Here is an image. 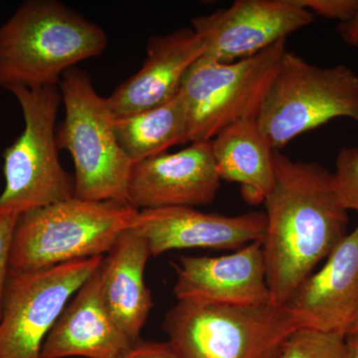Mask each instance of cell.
Returning a JSON list of instances; mask_svg holds the SVG:
<instances>
[{"label": "cell", "mask_w": 358, "mask_h": 358, "mask_svg": "<svg viewBox=\"0 0 358 358\" xmlns=\"http://www.w3.org/2000/svg\"><path fill=\"white\" fill-rule=\"evenodd\" d=\"M273 164L262 246L271 303L282 307L346 236L348 215L334 192L333 173L319 162H296L274 150Z\"/></svg>", "instance_id": "1"}, {"label": "cell", "mask_w": 358, "mask_h": 358, "mask_svg": "<svg viewBox=\"0 0 358 358\" xmlns=\"http://www.w3.org/2000/svg\"><path fill=\"white\" fill-rule=\"evenodd\" d=\"M100 26L55 0H28L0 27V86H58L77 63L101 55Z\"/></svg>", "instance_id": "2"}, {"label": "cell", "mask_w": 358, "mask_h": 358, "mask_svg": "<svg viewBox=\"0 0 358 358\" xmlns=\"http://www.w3.org/2000/svg\"><path fill=\"white\" fill-rule=\"evenodd\" d=\"M138 213L128 202L75 196L26 211L14 230L10 268L30 272L103 256L133 227Z\"/></svg>", "instance_id": "3"}, {"label": "cell", "mask_w": 358, "mask_h": 358, "mask_svg": "<svg viewBox=\"0 0 358 358\" xmlns=\"http://www.w3.org/2000/svg\"><path fill=\"white\" fill-rule=\"evenodd\" d=\"M64 122L56 134L58 148L68 150L75 166L74 196L88 201L129 203L134 164L115 134V117L107 99L96 93L84 71L71 68L61 78Z\"/></svg>", "instance_id": "4"}, {"label": "cell", "mask_w": 358, "mask_h": 358, "mask_svg": "<svg viewBox=\"0 0 358 358\" xmlns=\"http://www.w3.org/2000/svg\"><path fill=\"white\" fill-rule=\"evenodd\" d=\"M298 329L282 307L178 301L164 329L181 358H279Z\"/></svg>", "instance_id": "5"}, {"label": "cell", "mask_w": 358, "mask_h": 358, "mask_svg": "<svg viewBox=\"0 0 358 358\" xmlns=\"http://www.w3.org/2000/svg\"><path fill=\"white\" fill-rule=\"evenodd\" d=\"M336 117L358 122L357 73L345 65L320 67L285 52L256 119L270 147L280 150Z\"/></svg>", "instance_id": "6"}, {"label": "cell", "mask_w": 358, "mask_h": 358, "mask_svg": "<svg viewBox=\"0 0 358 358\" xmlns=\"http://www.w3.org/2000/svg\"><path fill=\"white\" fill-rule=\"evenodd\" d=\"M7 90L20 103L24 129L4 152L6 186L0 194V217L64 201L75 192L74 179L58 157L55 122L62 102L58 86Z\"/></svg>", "instance_id": "7"}, {"label": "cell", "mask_w": 358, "mask_h": 358, "mask_svg": "<svg viewBox=\"0 0 358 358\" xmlns=\"http://www.w3.org/2000/svg\"><path fill=\"white\" fill-rule=\"evenodd\" d=\"M286 41L236 62L201 57L192 64L179 90L187 112L188 143L212 141L236 122L257 119Z\"/></svg>", "instance_id": "8"}, {"label": "cell", "mask_w": 358, "mask_h": 358, "mask_svg": "<svg viewBox=\"0 0 358 358\" xmlns=\"http://www.w3.org/2000/svg\"><path fill=\"white\" fill-rule=\"evenodd\" d=\"M103 259L94 257L30 272L10 268L0 319V358H44L45 339L71 296Z\"/></svg>", "instance_id": "9"}, {"label": "cell", "mask_w": 358, "mask_h": 358, "mask_svg": "<svg viewBox=\"0 0 358 358\" xmlns=\"http://www.w3.org/2000/svg\"><path fill=\"white\" fill-rule=\"evenodd\" d=\"M315 15L294 0H237L192 20L203 57L232 63L252 57L292 33L312 24Z\"/></svg>", "instance_id": "10"}, {"label": "cell", "mask_w": 358, "mask_h": 358, "mask_svg": "<svg viewBox=\"0 0 358 358\" xmlns=\"http://www.w3.org/2000/svg\"><path fill=\"white\" fill-rule=\"evenodd\" d=\"M220 181L211 141H194L174 154L166 152L134 164L129 203L138 211L210 204Z\"/></svg>", "instance_id": "11"}, {"label": "cell", "mask_w": 358, "mask_h": 358, "mask_svg": "<svg viewBox=\"0 0 358 358\" xmlns=\"http://www.w3.org/2000/svg\"><path fill=\"white\" fill-rule=\"evenodd\" d=\"M266 226L265 212L225 216L193 207H166L138 211L131 228L145 238L150 256L157 257L171 250L240 249L262 241Z\"/></svg>", "instance_id": "12"}, {"label": "cell", "mask_w": 358, "mask_h": 358, "mask_svg": "<svg viewBox=\"0 0 358 358\" xmlns=\"http://www.w3.org/2000/svg\"><path fill=\"white\" fill-rule=\"evenodd\" d=\"M282 308L298 329L350 333L358 310V224Z\"/></svg>", "instance_id": "13"}, {"label": "cell", "mask_w": 358, "mask_h": 358, "mask_svg": "<svg viewBox=\"0 0 358 358\" xmlns=\"http://www.w3.org/2000/svg\"><path fill=\"white\" fill-rule=\"evenodd\" d=\"M178 301L228 306L271 303L262 241L219 257L180 256L173 263Z\"/></svg>", "instance_id": "14"}, {"label": "cell", "mask_w": 358, "mask_h": 358, "mask_svg": "<svg viewBox=\"0 0 358 358\" xmlns=\"http://www.w3.org/2000/svg\"><path fill=\"white\" fill-rule=\"evenodd\" d=\"M203 53L201 40L192 27L150 37L143 67L107 98L110 112L119 119L173 100L179 93L186 72L203 57Z\"/></svg>", "instance_id": "15"}, {"label": "cell", "mask_w": 358, "mask_h": 358, "mask_svg": "<svg viewBox=\"0 0 358 358\" xmlns=\"http://www.w3.org/2000/svg\"><path fill=\"white\" fill-rule=\"evenodd\" d=\"M115 324L101 292L99 268L78 289L42 348L44 358H122L136 345Z\"/></svg>", "instance_id": "16"}, {"label": "cell", "mask_w": 358, "mask_h": 358, "mask_svg": "<svg viewBox=\"0 0 358 358\" xmlns=\"http://www.w3.org/2000/svg\"><path fill=\"white\" fill-rule=\"evenodd\" d=\"M150 252L148 242L131 228L122 233L99 267L103 301L115 324L134 343L154 308L145 286V268Z\"/></svg>", "instance_id": "17"}, {"label": "cell", "mask_w": 358, "mask_h": 358, "mask_svg": "<svg viewBox=\"0 0 358 358\" xmlns=\"http://www.w3.org/2000/svg\"><path fill=\"white\" fill-rule=\"evenodd\" d=\"M211 145L221 180L240 183L250 203L264 202L275 182L274 150L264 138L256 120L224 129Z\"/></svg>", "instance_id": "18"}, {"label": "cell", "mask_w": 358, "mask_h": 358, "mask_svg": "<svg viewBox=\"0 0 358 358\" xmlns=\"http://www.w3.org/2000/svg\"><path fill=\"white\" fill-rule=\"evenodd\" d=\"M115 134L133 164L166 154L173 145L188 143V120L182 96L164 105L115 121Z\"/></svg>", "instance_id": "19"}, {"label": "cell", "mask_w": 358, "mask_h": 358, "mask_svg": "<svg viewBox=\"0 0 358 358\" xmlns=\"http://www.w3.org/2000/svg\"><path fill=\"white\" fill-rule=\"evenodd\" d=\"M279 358H346L345 336L296 329L285 341Z\"/></svg>", "instance_id": "20"}, {"label": "cell", "mask_w": 358, "mask_h": 358, "mask_svg": "<svg viewBox=\"0 0 358 358\" xmlns=\"http://www.w3.org/2000/svg\"><path fill=\"white\" fill-rule=\"evenodd\" d=\"M333 186L343 208L358 213V147L339 150L333 173Z\"/></svg>", "instance_id": "21"}, {"label": "cell", "mask_w": 358, "mask_h": 358, "mask_svg": "<svg viewBox=\"0 0 358 358\" xmlns=\"http://www.w3.org/2000/svg\"><path fill=\"white\" fill-rule=\"evenodd\" d=\"M294 3L307 9L313 15L345 22L357 10L358 0H294Z\"/></svg>", "instance_id": "22"}, {"label": "cell", "mask_w": 358, "mask_h": 358, "mask_svg": "<svg viewBox=\"0 0 358 358\" xmlns=\"http://www.w3.org/2000/svg\"><path fill=\"white\" fill-rule=\"evenodd\" d=\"M18 217L20 215H6L0 217V319L3 310L7 278L10 270L11 245Z\"/></svg>", "instance_id": "23"}, {"label": "cell", "mask_w": 358, "mask_h": 358, "mask_svg": "<svg viewBox=\"0 0 358 358\" xmlns=\"http://www.w3.org/2000/svg\"><path fill=\"white\" fill-rule=\"evenodd\" d=\"M122 358H181L173 350L169 341L155 343V341H138L131 350Z\"/></svg>", "instance_id": "24"}, {"label": "cell", "mask_w": 358, "mask_h": 358, "mask_svg": "<svg viewBox=\"0 0 358 358\" xmlns=\"http://www.w3.org/2000/svg\"><path fill=\"white\" fill-rule=\"evenodd\" d=\"M336 30L346 44L358 47V6L352 17L345 22L339 23Z\"/></svg>", "instance_id": "25"}, {"label": "cell", "mask_w": 358, "mask_h": 358, "mask_svg": "<svg viewBox=\"0 0 358 358\" xmlns=\"http://www.w3.org/2000/svg\"><path fill=\"white\" fill-rule=\"evenodd\" d=\"M346 358H358V334L345 336Z\"/></svg>", "instance_id": "26"}, {"label": "cell", "mask_w": 358, "mask_h": 358, "mask_svg": "<svg viewBox=\"0 0 358 358\" xmlns=\"http://www.w3.org/2000/svg\"><path fill=\"white\" fill-rule=\"evenodd\" d=\"M348 334H358V310L357 315H355V322H353L352 329H350V333Z\"/></svg>", "instance_id": "27"}]
</instances>
